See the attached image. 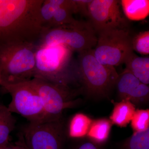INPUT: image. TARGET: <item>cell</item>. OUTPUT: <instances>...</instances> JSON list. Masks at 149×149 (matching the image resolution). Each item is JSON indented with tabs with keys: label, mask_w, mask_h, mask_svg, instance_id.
I'll return each mask as SVG.
<instances>
[{
	"label": "cell",
	"mask_w": 149,
	"mask_h": 149,
	"mask_svg": "<svg viewBox=\"0 0 149 149\" xmlns=\"http://www.w3.org/2000/svg\"><path fill=\"white\" fill-rule=\"evenodd\" d=\"M44 0H0V45L36 44L43 30L40 9Z\"/></svg>",
	"instance_id": "cell-1"
},
{
	"label": "cell",
	"mask_w": 149,
	"mask_h": 149,
	"mask_svg": "<svg viewBox=\"0 0 149 149\" xmlns=\"http://www.w3.org/2000/svg\"><path fill=\"white\" fill-rule=\"evenodd\" d=\"M73 52L63 45H36L34 77L70 87L77 81V62Z\"/></svg>",
	"instance_id": "cell-2"
},
{
	"label": "cell",
	"mask_w": 149,
	"mask_h": 149,
	"mask_svg": "<svg viewBox=\"0 0 149 149\" xmlns=\"http://www.w3.org/2000/svg\"><path fill=\"white\" fill-rule=\"evenodd\" d=\"M36 44L0 45V75L3 87L29 82L35 76Z\"/></svg>",
	"instance_id": "cell-3"
},
{
	"label": "cell",
	"mask_w": 149,
	"mask_h": 149,
	"mask_svg": "<svg viewBox=\"0 0 149 149\" xmlns=\"http://www.w3.org/2000/svg\"><path fill=\"white\" fill-rule=\"evenodd\" d=\"M77 62V81L82 83L88 95L108 97L119 76L114 67L100 63L94 56L93 49L79 53Z\"/></svg>",
	"instance_id": "cell-4"
},
{
	"label": "cell",
	"mask_w": 149,
	"mask_h": 149,
	"mask_svg": "<svg viewBox=\"0 0 149 149\" xmlns=\"http://www.w3.org/2000/svg\"><path fill=\"white\" fill-rule=\"evenodd\" d=\"M97 34L89 22L77 20L71 24L43 29L36 45H63L78 53L92 49L97 45Z\"/></svg>",
	"instance_id": "cell-5"
},
{
	"label": "cell",
	"mask_w": 149,
	"mask_h": 149,
	"mask_svg": "<svg viewBox=\"0 0 149 149\" xmlns=\"http://www.w3.org/2000/svg\"><path fill=\"white\" fill-rule=\"evenodd\" d=\"M97 35L93 54L102 64L118 66L124 63L134 52L132 44L133 37L126 28L109 29Z\"/></svg>",
	"instance_id": "cell-6"
},
{
	"label": "cell",
	"mask_w": 149,
	"mask_h": 149,
	"mask_svg": "<svg viewBox=\"0 0 149 149\" xmlns=\"http://www.w3.org/2000/svg\"><path fill=\"white\" fill-rule=\"evenodd\" d=\"M28 82L40 96L47 113L54 120L62 118L65 110L74 107L78 104L76 97L78 91L71 87L36 77Z\"/></svg>",
	"instance_id": "cell-7"
},
{
	"label": "cell",
	"mask_w": 149,
	"mask_h": 149,
	"mask_svg": "<svg viewBox=\"0 0 149 149\" xmlns=\"http://www.w3.org/2000/svg\"><path fill=\"white\" fill-rule=\"evenodd\" d=\"M3 88L11 96L7 107L12 113L20 115L30 123L54 120L47 113L40 96L28 82L6 85Z\"/></svg>",
	"instance_id": "cell-8"
},
{
	"label": "cell",
	"mask_w": 149,
	"mask_h": 149,
	"mask_svg": "<svg viewBox=\"0 0 149 149\" xmlns=\"http://www.w3.org/2000/svg\"><path fill=\"white\" fill-rule=\"evenodd\" d=\"M21 133L29 149H62L66 130L62 118L39 123H29Z\"/></svg>",
	"instance_id": "cell-9"
},
{
	"label": "cell",
	"mask_w": 149,
	"mask_h": 149,
	"mask_svg": "<svg viewBox=\"0 0 149 149\" xmlns=\"http://www.w3.org/2000/svg\"><path fill=\"white\" fill-rule=\"evenodd\" d=\"M120 3L117 0L91 1L88 8V22L97 35L109 29L126 28L127 22Z\"/></svg>",
	"instance_id": "cell-10"
},
{
	"label": "cell",
	"mask_w": 149,
	"mask_h": 149,
	"mask_svg": "<svg viewBox=\"0 0 149 149\" xmlns=\"http://www.w3.org/2000/svg\"><path fill=\"white\" fill-rule=\"evenodd\" d=\"M116 86L120 101L128 100L135 106L148 101V85L141 83L129 72L124 71L119 75Z\"/></svg>",
	"instance_id": "cell-11"
},
{
	"label": "cell",
	"mask_w": 149,
	"mask_h": 149,
	"mask_svg": "<svg viewBox=\"0 0 149 149\" xmlns=\"http://www.w3.org/2000/svg\"><path fill=\"white\" fill-rule=\"evenodd\" d=\"M124 71L131 73L146 85L149 84V58L137 56L134 52L125 60Z\"/></svg>",
	"instance_id": "cell-12"
},
{
	"label": "cell",
	"mask_w": 149,
	"mask_h": 149,
	"mask_svg": "<svg viewBox=\"0 0 149 149\" xmlns=\"http://www.w3.org/2000/svg\"><path fill=\"white\" fill-rule=\"evenodd\" d=\"M114 107L110 116L112 124L125 127L131 121L136 111V106L128 100H123L113 103Z\"/></svg>",
	"instance_id": "cell-13"
},
{
	"label": "cell",
	"mask_w": 149,
	"mask_h": 149,
	"mask_svg": "<svg viewBox=\"0 0 149 149\" xmlns=\"http://www.w3.org/2000/svg\"><path fill=\"white\" fill-rule=\"evenodd\" d=\"M120 3L125 16L130 20H142L148 15V0H122Z\"/></svg>",
	"instance_id": "cell-14"
},
{
	"label": "cell",
	"mask_w": 149,
	"mask_h": 149,
	"mask_svg": "<svg viewBox=\"0 0 149 149\" xmlns=\"http://www.w3.org/2000/svg\"><path fill=\"white\" fill-rule=\"evenodd\" d=\"M112 125L110 120L107 118H99L93 120L87 137L95 143H104L109 138Z\"/></svg>",
	"instance_id": "cell-15"
},
{
	"label": "cell",
	"mask_w": 149,
	"mask_h": 149,
	"mask_svg": "<svg viewBox=\"0 0 149 149\" xmlns=\"http://www.w3.org/2000/svg\"><path fill=\"white\" fill-rule=\"evenodd\" d=\"M74 14L72 0H61L55 11L49 28L74 23L77 20L73 17Z\"/></svg>",
	"instance_id": "cell-16"
},
{
	"label": "cell",
	"mask_w": 149,
	"mask_h": 149,
	"mask_svg": "<svg viewBox=\"0 0 149 149\" xmlns=\"http://www.w3.org/2000/svg\"><path fill=\"white\" fill-rule=\"evenodd\" d=\"M16 120L7 107L0 105V148L8 146L10 135L15 127Z\"/></svg>",
	"instance_id": "cell-17"
},
{
	"label": "cell",
	"mask_w": 149,
	"mask_h": 149,
	"mask_svg": "<svg viewBox=\"0 0 149 149\" xmlns=\"http://www.w3.org/2000/svg\"><path fill=\"white\" fill-rule=\"evenodd\" d=\"M93 120L83 113L75 114L70 123L68 135L72 138H82L87 136Z\"/></svg>",
	"instance_id": "cell-18"
},
{
	"label": "cell",
	"mask_w": 149,
	"mask_h": 149,
	"mask_svg": "<svg viewBox=\"0 0 149 149\" xmlns=\"http://www.w3.org/2000/svg\"><path fill=\"white\" fill-rule=\"evenodd\" d=\"M121 149H149V128L133 133L124 142Z\"/></svg>",
	"instance_id": "cell-19"
},
{
	"label": "cell",
	"mask_w": 149,
	"mask_h": 149,
	"mask_svg": "<svg viewBox=\"0 0 149 149\" xmlns=\"http://www.w3.org/2000/svg\"><path fill=\"white\" fill-rule=\"evenodd\" d=\"M61 0H44L40 9V17L43 29L50 28L54 13Z\"/></svg>",
	"instance_id": "cell-20"
},
{
	"label": "cell",
	"mask_w": 149,
	"mask_h": 149,
	"mask_svg": "<svg viewBox=\"0 0 149 149\" xmlns=\"http://www.w3.org/2000/svg\"><path fill=\"white\" fill-rule=\"evenodd\" d=\"M133 133L142 132L149 128V110L136 109L131 119Z\"/></svg>",
	"instance_id": "cell-21"
},
{
	"label": "cell",
	"mask_w": 149,
	"mask_h": 149,
	"mask_svg": "<svg viewBox=\"0 0 149 149\" xmlns=\"http://www.w3.org/2000/svg\"><path fill=\"white\" fill-rule=\"evenodd\" d=\"M132 47L133 51L144 55L149 54V32L144 31L140 32L135 37H132Z\"/></svg>",
	"instance_id": "cell-22"
},
{
	"label": "cell",
	"mask_w": 149,
	"mask_h": 149,
	"mask_svg": "<svg viewBox=\"0 0 149 149\" xmlns=\"http://www.w3.org/2000/svg\"><path fill=\"white\" fill-rule=\"evenodd\" d=\"M92 0H72L74 13H80L85 17H88L89 4Z\"/></svg>",
	"instance_id": "cell-23"
},
{
	"label": "cell",
	"mask_w": 149,
	"mask_h": 149,
	"mask_svg": "<svg viewBox=\"0 0 149 149\" xmlns=\"http://www.w3.org/2000/svg\"><path fill=\"white\" fill-rule=\"evenodd\" d=\"M75 149H100L97 144L91 141H83L79 144Z\"/></svg>",
	"instance_id": "cell-24"
},
{
	"label": "cell",
	"mask_w": 149,
	"mask_h": 149,
	"mask_svg": "<svg viewBox=\"0 0 149 149\" xmlns=\"http://www.w3.org/2000/svg\"><path fill=\"white\" fill-rule=\"evenodd\" d=\"M13 145L15 149H29L25 143L24 137L21 133L19 135L18 140Z\"/></svg>",
	"instance_id": "cell-25"
},
{
	"label": "cell",
	"mask_w": 149,
	"mask_h": 149,
	"mask_svg": "<svg viewBox=\"0 0 149 149\" xmlns=\"http://www.w3.org/2000/svg\"><path fill=\"white\" fill-rule=\"evenodd\" d=\"M0 149H15L14 148L13 145V144L10 143L5 148H0Z\"/></svg>",
	"instance_id": "cell-26"
},
{
	"label": "cell",
	"mask_w": 149,
	"mask_h": 149,
	"mask_svg": "<svg viewBox=\"0 0 149 149\" xmlns=\"http://www.w3.org/2000/svg\"><path fill=\"white\" fill-rule=\"evenodd\" d=\"M0 85L1 86H2L3 85V82L1 79V75H0Z\"/></svg>",
	"instance_id": "cell-27"
}]
</instances>
